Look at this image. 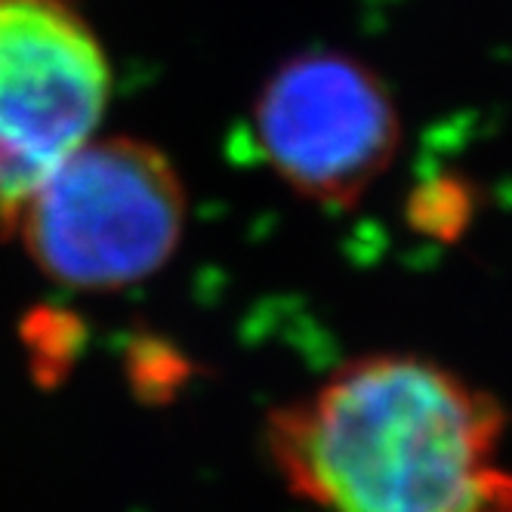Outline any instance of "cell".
Masks as SVG:
<instances>
[{"mask_svg":"<svg viewBox=\"0 0 512 512\" xmlns=\"http://www.w3.org/2000/svg\"><path fill=\"white\" fill-rule=\"evenodd\" d=\"M494 401L417 355L343 364L269 417V457L324 512H479L497 485Z\"/></svg>","mask_w":512,"mask_h":512,"instance_id":"cell-1","label":"cell"},{"mask_svg":"<svg viewBox=\"0 0 512 512\" xmlns=\"http://www.w3.org/2000/svg\"><path fill=\"white\" fill-rule=\"evenodd\" d=\"M186 226V189L149 142H87L34 192L19 232L38 269L75 290H118L155 275Z\"/></svg>","mask_w":512,"mask_h":512,"instance_id":"cell-2","label":"cell"},{"mask_svg":"<svg viewBox=\"0 0 512 512\" xmlns=\"http://www.w3.org/2000/svg\"><path fill=\"white\" fill-rule=\"evenodd\" d=\"M112 68L75 0H0V241L99 127Z\"/></svg>","mask_w":512,"mask_h":512,"instance_id":"cell-3","label":"cell"},{"mask_svg":"<svg viewBox=\"0 0 512 512\" xmlns=\"http://www.w3.org/2000/svg\"><path fill=\"white\" fill-rule=\"evenodd\" d=\"M253 142L269 170L321 204H352L398 149L386 84L349 53L309 50L278 65L253 102Z\"/></svg>","mask_w":512,"mask_h":512,"instance_id":"cell-4","label":"cell"}]
</instances>
